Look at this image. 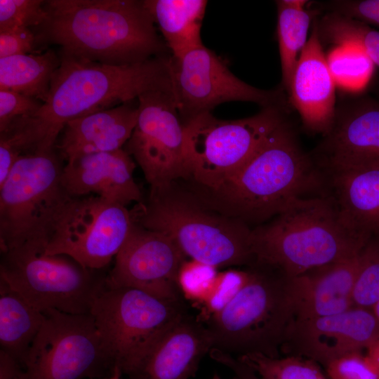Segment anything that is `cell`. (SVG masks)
<instances>
[{"label": "cell", "mask_w": 379, "mask_h": 379, "mask_svg": "<svg viewBox=\"0 0 379 379\" xmlns=\"http://www.w3.org/2000/svg\"><path fill=\"white\" fill-rule=\"evenodd\" d=\"M53 151L22 155L0 185L1 253L44 250L72 199L61 184Z\"/></svg>", "instance_id": "cell-7"}, {"label": "cell", "mask_w": 379, "mask_h": 379, "mask_svg": "<svg viewBox=\"0 0 379 379\" xmlns=\"http://www.w3.org/2000/svg\"><path fill=\"white\" fill-rule=\"evenodd\" d=\"M249 271L228 270L218 272L211 291L204 300L199 304L200 316L206 321L221 311L237 295L247 282Z\"/></svg>", "instance_id": "cell-32"}, {"label": "cell", "mask_w": 379, "mask_h": 379, "mask_svg": "<svg viewBox=\"0 0 379 379\" xmlns=\"http://www.w3.org/2000/svg\"><path fill=\"white\" fill-rule=\"evenodd\" d=\"M277 39L282 74V88L288 93L299 56L308 41L314 12L307 1L277 0Z\"/></svg>", "instance_id": "cell-27"}, {"label": "cell", "mask_w": 379, "mask_h": 379, "mask_svg": "<svg viewBox=\"0 0 379 379\" xmlns=\"http://www.w3.org/2000/svg\"><path fill=\"white\" fill-rule=\"evenodd\" d=\"M239 357L265 379H330L321 365L299 356L272 358L251 354Z\"/></svg>", "instance_id": "cell-29"}, {"label": "cell", "mask_w": 379, "mask_h": 379, "mask_svg": "<svg viewBox=\"0 0 379 379\" xmlns=\"http://www.w3.org/2000/svg\"><path fill=\"white\" fill-rule=\"evenodd\" d=\"M326 59L335 84L346 89L364 87L373 72L372 61L354 46H335Z\"/></svg>", "instance_id": "cell-30"}, {"label": "cell", "mask_w": 379, "mask_h": 379, "mask_svg": "<svg viewBox=\"0 0 379 379\" xmlns=\"http://www.w3.org/2000/svg\"><path fill=\"white\" fill-rule=\"evenodd\" d=\"M366 356L379 373V337L367 348Z\"/></svg>", "instance_id": "cell-42"}, {"label": "cell", "mask_w": 379, "mask_h": 379, "mask_svg": "<svg viewBox=\"0 0 379 379\" xmlns=\"http://www.w3.org/2000/svg\"><path fill=\"white\" fill-rule=\"evenodd\" d=\"M213 379H220V378L218 375H215ZM233 379H237V378L234 377Z\"/></svg>", "instance_id": "cell-45"}, {"label": "cell", "mask_w": 379, "mask_h": 379, "mask_svg": "<svg viewBox=\"0 0 379 379\" xmlns=\"http://www.w3.org/2000/svg\"><path fill=\"white\" fill-rule=\"evenodd\" d=\"M335 86L314 18L287 93L289 103L309 133L324 136L331 129L336 111Z\"/></svg>", "instance_id": "cell-19"}, {"label": "cell", "mask_w": 379, "mask_h": 379, "mask_svg": "<svg viewBox=\"0 0 379 379\" xmlns=\"http://www.w3.org/2000/svg\"><path fill=\"white\" fill-rule=\"evenodd\" d=\"M322 193L333 201L345 226L355 234L379 238V164H317Z\"/></svg>", "instance_id": "cell-20"}, {"label": "cell", "mask_w": 379, "mask_h": 379, "mask_svg": "<svg viewBox=\"0 0 379 379\" xmlns=\"http://www.w3.org/2000/svg\"><path fill=\"white\" fill-rule=\"evenodd\" d=\"M138 102L137 123L125 150L140 166L150 190L186 179L184 126L172 87L148 91Z\"/></svg>", "instance_id": "cell-14"}, {"label": "cell", "mask_w": 379, "mask_h": 379, "mask_svg": "<svg viewBox=\"0 0 379 379\" xmlns=\"http://www.w3.org/2000/svg\"><path fill=\"white\" fill-rule=\"evenodd\" d=\"M39 100L6 90H0V133L15 121L35 114L41 107Z\"/></svg>", "instance_id": "cell-36"}, {"label": "cell", "mask_w": 379, "mask_h": 379, "mask_svg": "<svg viewBox=\"0 0 379 379\" xmlns=\"http://www.w3.org/2000/svg\"><path fill=\"white\" fill-rule=\"evenodd\" d=\"M98 379H121V375H112V376L106 377V378H98Z\"/></svg>", "instance_id": "cell-44"}, {"label": "cell", "mask_w": 379, "mask_h": 379, "mask_svg": "<svg viewBox=\"0 0 379 379\" xmlns=\"http://www.w3.org/2000/svg\"><path fill=\"white\" fill-rule=\"evenodd\" d=\"M315 20L321 42L357 46L379 67L378 30L364 22L335 13H326Z\"/></svg>", "instance_id": "cell-28"}, {"label": "cell", "mask_w": 379, "mask_h": 379, "mask_svg": "<svg viewBox=\"0 0 379 379\" xmlns=\"http://www.w3.org/2000/svg\"><path fill=\"white\" fill-rule=\"evenodd\" d=\"M212 348L206 325L187 312L154 341L127 375L129 379H189Z\"/></svg>", "instance_id": "cell-18"}, {"label": "cell", "mask_w": 379, "mask_h": 379, "mask_svg": "<svg viewBox=\"0 0 379 379\" xmlns=\"http://www.w3.org/2000/svg\"><path fill=\"white\" fill-rule=\"evenodd\" d=\"M310 154L319 164H379V99H344L331 129Z\"/></svg>", "instance_id": "cell-17"}, {"label": "cell", "mask_w": 379, "mask_h": 379, "mask_svg": "<svg viewBox=\"0 0 379 379\" xmlns=\"http://www.w3.org/2000/svg\"><path fill=\"white\" fill-rule=\"evenodd\" d=\"M378 337L379 322L372 310L352 307L335 314L293 319L281 354L305 357L325 368L342 356L366 349Z\"/></svg>", "instance_id": "cell-16"}, {"label": "cell", "mask_w": 379, "mask_h": 379, "mask_svg": "<svg viewBox=\"0 0 379 379\" xmlns=\"http://www.w3.org/2000/svg\"><path fill=\"white\" fill-rule=\"evenodd\" d=\"M187 309L171 300L128 287L107 284L95 298L90 314L115 375L129 372L154 341Z\"/></svg>", "instance_id": "cell-9"}, {"label": "cell", "mask_w": 379, "mask_h": 379, "mask_svg": "<svg viewBox=\"0 0 379 379\" xmlns=\"http://www.w3.org/2000/svg\"><path fill=\"white\" fill-rule=\"evenodd\" d=\"M368 239L345 226L326 194L297 199L252 230L254 263L270 265L289 278L352 257Z\"/></svg>", "instance_id": "cell-4"}, {"label": "cell", "mask_w": 379, "mask_h": 379, "mask_svg": "<svg viewBox=\"0 0 379 379\" xmlns=\"http://www.w3.org/2000/svg\"><path fill=\"white\" fill-rule=\"evenodd\" d=\"M379 300V238L371 237L359 253L354 281V307L371 309Z\"/></svg>", "instance_id": "cell-31"}, {"label": "cell", "mask_w": 379, "mask_h": 379, "mask_svg": "<svg viewBox=\"0 0 379 379\" xmlns=\"http://www.w3.org/2000/svg\"><path fill=\"white\" fill-rule=\"evenodd\" d=\"M317 8L347 16L379 27V0H334L318 2Z\"/></svg>", "instance_id": "cell-37"}, {"label": "cell", "mask_w": 379, "mask_h": 379, "mask_svg": "<svg viewBox=\"0 0 379 379\" xmlns=\"http://www.w3.org/2000/svg\"><path fill=\"white\" fill-rule=\"evenodd\" d=\"M60 64L53 51L0 58V90L16 92L44 102Z\"/></svg>", "instance_id": "cell-26"}, {"label": "cell", "mask_w": 379, "mask_h": 379, "mask_svg": "<svg viewBox=\"0 0 379 379\" xmlns=\"http://www.w3.org/2000/svg\"><path fill=\"white\" fill-rule=\"evenodd\" d=\"M46 20L36 39L60 46V55L109 65H128L165 56L143 1H45Z\"/></svg>", "instance_id": "cell-3"}, {"label": "cell", "mask_w": 379, "mask_h": 379, "mask_svg": "<svg viewBox=\"0 0 379 379\" xmlns=\"http://www.w3.org/2000/svg\"><path fill=\"white\" fill-rule=\"evenodd\" d=\"M24 371L20 362L0 350V379H19Z\"/></svg>", "instance_id": "cell-41"}, {"label": "cell", "mask_w": 379, "mask_h": 379, "mask_svg": "<svg viewBox=\"0 0 379 379\" xmlns=\"http://www.w3.org/2000/svg\"><path fill=\"white\" fill-rule=\"evenodd\" d=\"M130 102L67 123L56 145L62 157L68 161L79 155L122 149L130 139L138 117V105Z\"/></svg>", "instance_id": "cell-23"}, {"label": "cell", "mask_w": 379, "mask_h": 379, "mask_svg": "<svg viewBox=\"0 0 379 379\" xmlns=\"http://www.w3.org/2000/svg\"><path fill=\"white\" fill-rule=\"evenodd\" d=\"M131 211L136 223L169 237L190 259L216 267L255 262L253 228L212 209L177 182L150 190L147 201Z\"/></svg>", "instance_id": "cell-5"}, {"label": "cell", "mask_w": 379, "mask_h": 379, "mask_svg": "<svg viewBox=\"0 0 379 379\" xmlns=\"http://www.w3.org/2000/svg\"><path fill=\"white\" fill-rule=\"evenodd\" d=\"M322 184L311 154L303 151L286 120L245 164L220 182L187 187L212 209L256 227L294 200L321 194Z\"/></svg>", "instance_id": "cell-2"}, {"label": "cell", "mask_w": 379, "mask_h": 379, "mask_svg": "<svg viewBox=\"0 0 379 379\" xmlns=\"http://www.w3.org/2000/svg\"><path fill=\"white\" fill-rule=\"evenodd\" d=\"M247 282L232 300L206 321L213 348L235 357H281V347L294 319L289 279L262 263L247 267Z\"/></svg>", "instance_id": "cell-6"}, {"label": "cell", "mask_w": 379, "mask_h": 379, "mask_svg": "<svg viewBox=\"0 0 379 379\" xmlns=\"http://www.w3.org/2000/svg\"><path fill=\"white\" fill-rule=\"evenodd\" d=\"M145 8L157 23L173 56L203 45L202 21L207 1L145 0Z\"/></svg>", "instance_id": "cell-25"}, {"label": "cell", "mask_w": 379, "mask_h": 379, "mask_svg": "<svg viewBox=\"0 0 379 379\" xmlns=\"http://www.w3.org/2000/svg\"><path fill=\"white\" fill-rule=\"evenodd\" d=\"M133 219L126 206L100 197H72L45 248L86 268L104 270L125 243Z\"/></svg>", "instance_id": "cell-13"}, {"label": "cell", "mask_w": 379, "mask_h": 379, "mask_svg": "<svg viewBox=\"0 0 379 379\" xmlns=\"http://www.w3.org/2000/svg\"><path fill=\"white\" fill-rule=\"evenodd\" d=\"M19 379H98L115 375L99 332L89 314L44 312Z\"/></svg>", "instance_id": "cell-11"}, {"label": "cell", "mask_w": 379, "mask_h": 379, "mask_svg": "<svg viewBox=\"0 0 379 379\" xmlns=\"http://www.w3.org/2000/svg\"><path fill=\"white\" fill-rule=\"evenodd\" d=\"M324 368L330 379H379V373L361 351L342 356Z\"/></svg>", "instance_id": "cell-35"}, {"label": "cell", "mask_w": 379, "mask_h": 379, "mask_svg": "<svg viewBox=\"0 0 379 379\" xmlns=\"http://www.w3.org/2000/svg\"><path fill=\"white\" fill-rule=\"evenodd\" d=\"M168 67L175 105L182 124L230 101L251 102L262 108L288 107L282 87L262 90L237 77L227 63L204 45L178 56Z\"/></svg>", "instance_id": "cell-12"}, {"label": "cell", "mask_w": 379, "mask_h": 379, "mask_svg": "<svg viewBox=\"0 0 379 379\" xmlns=\"http://www.w3.org/2000/svg\"><path fill=\"white\" fill-rule=\"evenodd\" d=\"M209 356L214 361L229 368L237 379H265L239 357L212 348Z\"/></svg>", "instance_id": "cell-39"}, {"label": "cell", "mask_w": 379, "mask_h": 379, "mask_svg": "<svg viewBox=\"0 0 379 379\" xmlns=\"http://www.w3.org/2000/svg\"><path fill=\"white\" fill-rule=\"evenodd\" d=\"M22 154L6 139L0 138V185Z\"/></svg>", "instance_id": "cell-40"}, {"label": "cell", "mask_w": 379, "mask_h": 379, "mask_svg": "<svg viewBox=\"0 0 379 379\" xmlns=\"http://www.w3.org/2000/svg\"><path fill=\"white\" fill-rule=\"evenodd\" d=\"M359 253L290 278L294 319L331 315L354 307L352 293Z\"/></svg>", "instance_id": "cell-22"}, {"label": "cell", "mask_w": 379, "mask_h": 379, "mask_svg": "<svg viewBox=\"0 0 379 379\" xmlns=\"http://www.w3.org/2000/svg\"><path fill=\"white\" fill-rule=\"evenodd\" d=\"M187 256L169 237L133 220L106 277L107 285L138 289L157 298L182 300L178 274Z\"/></svg>", "instance_id": "cell-15"}, {"label": "cell", "mask_w": 379, "mask_h": 379, "mask_svg": "<svg viewBox=\"0 0 379 379\" xmlns=\"http://www.w3.org/2000/svg\"><path fill=\"white\" fill-rule=\"evenodd\" d=\"M45 319L44 313L0 279V350L18 360L24 370Z\"/></svg>", "instance_id": "cell-24"}, {"label": "cell", "mask_w": 379, "mask_h": 379, "mask_svg": "<svg viewBox=\"0 0 379 379\" xmlns=\"http://www.w3.org/2000/svg\"><path fill=\"white\" fill-rule=\"evenodd\" d=\"M371 310L379 322V300L372 307Z\"/></svg>", "instance_id": "cell-43"}, {"label": "cell", "mask_w": 379, "mask_h": 379, "mask_svg": "<svg viewBox=\"0 0 379 379\" xmlns=\"http://www.w3.org/2000/svg\"><path fill=\"white\" fill-rule=\"evenodd\" d=\"M36 41V36L29 28L0 30V58L29 54Z\"/></svg>", "instance_id": "cell-38"}, {"label": "cell", "mask_w": 379, "mask_h": 379, "mask_svg": "<svg viewBox=\"0 0 379 379\" xmlns=\"http://www.w3.org/2000/svg\"><path fill=\"white\" fill-rule=\"evenodd\" d=\"M59 56L40 109L0 133L22 154L53 151L59 134L73 119L172 87L166 55L121 65Z\"/></svg>", "instance_id": "cell-1"}, {"label": "cell", "mask_w": 379, "mask_h": 379, "mask_svg": "<svg viewBox=\"0 0 379 379\" xmlns=\"http://www.w3.org/2000/svg\"><path fill=\"white\" fill-rule=\"evenodd\" d=\"M218 273V267L190 259L181 265L178 274L180 293L199 305L207 297Z\"/></svg>", "instance_id": "cell-33"}, {"label": "cell", "mask_w": 379, "mask_h": 379, "mask_svg": "<svg viewBox=\"0 0 379 379\" xmlns=\"http://www.w3.org/2000/svg\"><path fill=\"white\" fill-rule=\"evenodd\" d=\"M288 107L262 108L256 114L222 120L211 112L184 126V154L190 185L211 187L245 164L287 119Z\"/></svg>", "instance_id": "cell-8"}, {"label": "cell", "mask_w": 379, "mask_h": 379, "mask_svg": "<svg viewBox=\"0 0 379 379\" xmlns=\"http://www.w3.org/2000/svg\"><path fill=\"white\" fill-rule=\"evenodd\" d=\"M135 164L123 149L79 155L67 161L61 184L72 197L95 195L126 206L142 201L134 180Z\"/></svg>", "instance_id": "cell-21"}, {"label": "cell", "mask_w": 379, "mask_h": 379, "mask_svg": "<svg viewBox=\"0 0 379 379\" xmlns=\"http://www.w3.org/2000/svg\"><path fill=\"white\" fill-rule=\"evenodd\" d=\"M1 253L0 279L43 313L89 314L106 284L104 270L86 268L67 255L32 248Z\"/></svg>", "instance_id": "cell-10"}, {"label": "cell", "mask_w": 379, "mask_h": 379, "mask_svg": "<svg viewBox=\"0 0 379 379\" xmlns=\"http://www.w3.org/2000/svg\"><path fill=\"white\" fill-rule=\"evenodd\" d=\"M45 1L1 0L0 30L39 27L46 20Z\"/></svg>", "instance_id": "cell-34"}]
</instances>
